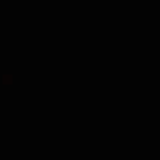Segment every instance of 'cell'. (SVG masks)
<instances>
[{"instance_id":"cell-1","label":"cell","mask_w":160,"mask_h":160,"mask_svg":"<svg viewBox=\"0 0 160 160\" xmlns=\"http://www.w3.org/2000/svg\"><path fill=\"white\" fill-rule=\"evenodd\" d=\"M13 81H14L13 74H4L3 78H2V83H3L4 85H11Z\"/></svg>"}]
</instances>
